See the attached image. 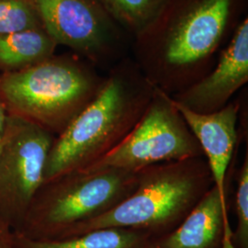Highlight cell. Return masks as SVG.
<instances>
[{
    "label": "cell",
    "instance_id": "cell-3",
    "mask_svg": "<svg viewBox=\"0 0 248 248\" xmlns=\"http://www.w3.org/2000/svg\"><path fill=\"white\" fill-rule=\"evenodd\" d=\"M106 75L76 53L54 54L32 66L0 74V105L7 115L57 137L102 89Z\"/></svg>",
    "mask_w": 248,
    "mask_h": 248
},
{
    "label": "cell",
    "instance_id": "cell-17",
    "mask_svg": "<svg viewBox=\"0 0 248 248\" xmlns=\"http://www.w3.org/2000/svg\"><path fill=\"white\" fill-rule=\"evenodd\" d=\"M0 248H19L14 229L0 217Z\"/></svg>",
    "mask_w": 248,
    "mask_h": 248
},
{
    "label": "cell",
    "instance_id": "cell-19",
    "mask_svg": "<svg viewBox=\"0 0 248 248\" xmlns=\"http://www.w3.org/2000/svg\"><path fill=\"white\" fill-rule=\"evenodd\" d=\"M7 113L5 111V109L3 108V107L0 105V140L3 136L4 133V129H5V124L7 121Z\"/></svg>",
    "mask_w": 248,
    "mask_h": 248
},
{
    "label": "cell",
    "instance_id": "cell-5",
    "mask_svg": "<svg viewBox=\"0 0 248 248\" xmlns=\"http://www.w3.org/2000/svg\"><path fill=\"white\" fill-rule=\"evenodd\" d=\"M136 184V172L119 169L78 170L55 177L40 187L15 232L28 239H61L121 203Z\"/></svg>",
    "mask_w": 248,
    "mask_h": 248
},
{
    "label": "cell",
    "instance_id": "cell-6",
    "mask_svg": "<svg viewBox=\"0 0 248 248\" xmlns=\"http://www.w3.org/2000/svg\"><path fill=\"white\" fill-rule=\"evenodd\" d=\"M204 157L171 96L155 89L142 118L123 142L87 169L137 172L160 163Z\"/></svg>",
    "mask_w": 248,
    "mask_h": 248
},
{
    "label": "cell",
    "instance_id": "cell-21",
    "mask_svg": "<svg viewBox=\"0 0 248 248\" xmlns=\"http://www.w3.org/2000/svg\"><path fill=\"white\" fill-rule=\"evenodd\" d=\"M97 1H98V2H99V3H100V1H99V0H97ZM100 4H101V3H100Z\"/></svg>",
    "mask_w": 248,
    "mask_h": 248
},
{
    "label": "cell",
    "instance_id": "cell-15",
    "mask_svg": "<svg viewBox=\"0 0 248 248\" xmlns=\"http://www.w3.org/2000/svg\"><path fill=\"white\" fill-rule=\"evenodd\" d=\"M42 26L31 0H0V35Z\"/></svg>",
    "mask_w": 248,
    "mask_h": 248
},
{
    "label": "cell",
    "instance_id": "cell-13",
    "mask_svg": "<svg viewBox=\"0 0 248 248\" xmlns=\"http://www.w3.org/2000/svg\"><path fill=\"white\" fill-rule=\"evenodd\" d=\"M19 248H150L153 236L144 231L130 228H101L79 236L38 241L16 233Z\"/></svg>",
    "mask_w": 248,
    "mask_h": 248
},
{
    "label": "cell",
    "instance_id": "cell-11",
    "mask_svg": "<svg viewBox=\"0 0 248 248\" xmlns=\"http://www.w3.org/2000/svg\"><path fill=\"white\" fill-rule=\"evenodd\" d=\"M226 199L213 185L175 230L153 238L150 248H222Z\"/></svg>",
    "mask_w": 248,
    "mask_h": 248
},
{
    "label": "cell",
    "instance_id": "cell-12",
    "mask_svg": "<svg viewBox=\"0 0 248 248\" xmlns=\"http://www.w3.org/2000/svg\"><path fill=\"white\" fill-rule=\"evenodd\" d=\"M57 46L43 27L0 35V74L43 62L55 54Z\"/></svg>",
    "mask_w": 248,
    "mask_h": 248
},
{
    "label": "cell",
    "instance_id": "cell-4",
    "mask_svg": "<svg viewBox=\"0 0 248 248\" xmlns=\"http://www.w3.org/2000/svg\"><path fill=\"white\" fill-rule=\"evenodd\" d=\"M136 174L134 190L121 203L75 226L61 239L109 227L144 231L157 238L175 230L214 185L204 157L160 163Z\"/></svg>",
    "mask_w": 248,
    "mask_h": 248
},
{
    "label": "cell",
    "instance_id": "cell-2",
    "mask_svg": "<svg viewBox=\"0 0 248 248\" xmlns=\"http://www.w3.org/2000/svg\"><path fill=\"white\" fill-rule=\"evenodd\" d=\"M155 89L131 56L114 64L98 95L55 137L44 183L87 169L113 150L140 121Z\"/></svg>",
    "mask_w": 248,
    "mask_h": 248
},
{
    "label": "cell",
    "instance_id": "cell-16",
    "mask_svg": "<svg viewBox=\"0 0 248 248\" xmlns=\"http://www.w3.org/2000/svg\"><path fill=\"white\" fill-rule=\"evenodd\" d=\"M236 228L232 231L235 248H248V153L240 167L234 195Z\"/></svg>",
    "mask_w": 248,
    "mask_h": 248
},
{
    "label": "cell",
    "instance_id": "cell-10",
    "mask_svg": "<svg viewBox=\"0 0 248 248\" xmlns=\"http://www.w3.org/2000/svg\"><path fill=\"white\" fill-rule=\"evenodd\" d=\"M175 105L201 145L214 186L226 199V174L238 142L239 99L231 100L222 109L208 114L196 113L177 102Z\"/></svg>",
    "mask_w": 248,
    "mask_h": 248
},
{
    "label": "cell",
    "instance_id": "cell-14",
    "mask_svg": "<svg viewBox=\"0 0 248 248\" xmlns=\"http://www.w3.org/2000/svg\"><path fill=\"white\" fill-rule=\"evenodd\" d=\"M108 14L133 39L157 15L165 0H99Z\"/></svg>",
    "mask_w": 248,
    "mask_h": 248
},
{
    "label": "cell",
    "instance_id": "cell-18",
    "mask_svg": "<svg viewBox=\"0 0 248 248\" xmlns=\"http://www.w3.org/2000/svg\"><path fill=\"white\" fill-rule=\"evenodd\" d=\"M232 229L231 227L229 217L224 221V228H223V236H222V248H235L232 238Z\"/></svg>",
    "mask_w": 248,
    "mask_h": 248
},
{
    "label": "cell",
    "instance_id": "cell-8",
    "mask_svg": "<svg viewBox=\"0 0 248 248\" xmlns=\"http://www.w3.org/2000/svg\"><path fill=\"white\" fill-rule=\"evenodd\" d=\"M54 139L34 124L7 116L0 151V217L15 232L44 184Z\"/></svg>",
    "mask_w": 248,
    "mask_h": 248
},
{
    "label": "cell",
    "instance_id": "cell-7",
    "mask_svg": "<svg viewBox=\"0 0 248 248\" xmlns=\"http://www.w3.org/2000/svg\"><path fill=\"white\" fill-rule=\"evenodd\" d=\"M42 26L57 45L109 70L129 56L132 37L97 0H31Z\"/></svg>",
    "mask_w": 248,
    "mask_h": 248
},
{
    "label": "cell",
    "instance_id": "cell-9",
    "mask_svg": "<svg viewBox=\"0 0 248 248\" xmlns=\"http://www.w3.org/2000/svg\"><path fill=\"white\" fill-rule=\"evenodd\" d=\"M248 82V18L236 28L219 53L212 70L187 89L172 96L177 104L196 113L222 109Z\"/></svg>",
    "mask_w": 248,
    "mask_h": 248
},
{
    "label": "cell",
    "instance_id": "cell-20",
    "mask_svg": "<svg viewBox=\"0 0 248 248\" xmlns=\"http://www.w3.org/2000/svg\"><path fill=\"white\" fill-rule=\"evenodd\" d=\"M1 147H2V140H0V151H1Z\"/></svg>",
    "mask_w": 248,
    "mask_h": 248
},
{
    "label": "cell",
    "instance_id": "cell-1",
    "mask_svg": "<svg viewBox=\"0 0 248 248\" xmlns=\"http://www.w3.org/2000/svg\"><path fill=\"white\" fill-rule=\"evenodd\" d=\"M248 0H165L132 41L131 56L151 84L174 96L212 70Z\"/></svg>",
    "mask_w": 248,
    "mask_h": 248
}]
</instances>
